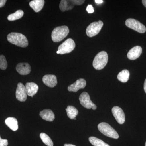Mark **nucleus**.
Here are the masks:
<instances>
[{
    "instance_id": "nucleus-7",
    "label": "nucleus",
    "mask_w": 146,
    "mask_h": 146,
    "mask_svg": "<svg viewBox=\"0 0 146 146\" xmlns=\"http://www.w3.org/2000/svg\"><path fill=\"white\" fill-rule=\"evenodd\" d=\"M125 25L128 27L140 33H144L146 31L145 26L139 21L133 18L127 19L125 21Z\"/></svg>"
},
{
    "instance_id": "nucleus-17",
    "label": "nucleus",
    "mask_w": 146,
    "mask_h": 146,
    "mask_svg": "<svg viewBox=\"0 0 146 146\" xmlns=\"http://www.w3.org/2000/svg\"><path fill=\"white\" fill-rule=\"evenodd\" d=\"M39 115L43 119L48 121H53L55 119L54 113L49 109H45L41 111L39 113Z\"/></svg>"
},
{
    "instance_id": "nucleus-6",
    "label": "nucleus",
    "mask_w": 146,
    "mask_h": 146,
    "mask_svg": "<svg viewBox=\"0 0 146 146\" xmlns=\"http://www.w3.org/2000/svg\"><path fill=\"white\" fill-rule=\"evenodd\" d=\"M103 25V23L101 21L91 23L86 28V33L87 36L92 37L96 35L100 31Z\"/></svg>"
},
{
    "instance_id": "nucleus-31",
    "label": "nucleus",
    "mask_w": 146,
    "mask_h": 146,
    "mask_svg": "<svg viewBox=\"0 0 146 146\" xmlns=\"http://www.w3.org/2000/svg\"><path fill=\"white\" fill-rule=\"evenodd\" d=\"M142 3H143L144 6L146 7V0H143Z\"/></svg>"
},
{
    "instance_id": "nucleus-24",
    "label": "nucleus",
    "mask_w": 146,
    "mask_h": 146,
    "mask_svg": "<svg viewBox=\"0 0 146 146\" xmlns=\"http://www.w3.org/2000/svg\"><path fill=\"white\" fill-rule=\"evenodd\" d=\"M40 137L43 143L48 146H53V143L50 138L44 133H40Z\"/></svg>"
},
{
    "instance_id": "nucleus-22",
    "label": "nucleus",
    "mask_w": 146,
    "mask_h": 146,
    "mask_svg": "<svg viewBox=\"0 0 146 146\" xmlns=\"http://www.w3.org/2000/svg\"><path fill=\"white\" fill-rule=\"evenodd\" d=\"M90 143L94 146H110L103 141L95 137H90L89 138Z\"/></svg>"
},
{
    "instance_id": "nucleus-25",
    "label": "nucleus",
    "mask_w": 146,
    "mask_h": 146,
    "mask_svg": "<svg viewBox=\"0 0 146 146\" xmlns=\"http://www.w3.org/2000/svg\"><path fill=\"white\" fill-rule=\"evenodd\" d=\"M7 67V63L5 56L3 55H0V69L5 70Z\"/></svg>"
},
{
    "instance_id": "nucleus-8",
    "label": "nucleus",
    "mask_w": 146,
    "mask_h": 146,
    "mask_svg": "<svg viewBox=\"0 0 146 146\" xmlns=\"http://www.w3.org/2000/svg\"><path fill=\"white\" fill-rule=\"evenodd\" d=\"M85 1L84 0H72V1H66L62 0L60 1L59 8L62 11L71 10L74 8L75 5H81Z\"/></svg>"
},
{
    "instance_id": "nucleus-11",
    "label": "nucleus",
    "mask_w": 146,
    "mask_h": 146,
    "mask_svg": "<svg viewBox=\"0 0 146 146\" xmlns=\"http://www.w3.org/2000/svg\"><path fill=\"white\" fill-rule=\"evenodd\" d=\"M27 93L25 86L21 82L18 83L16 92V98L21 102H25L27 98Z\"/></svg>"
},
{
    "instance_id": "nucleus-14",
    "label": "nucleus",
    "mask_w": 146,
    "mask_h": 146,
    "mask_svg": "<svg viewBox=\"0 0 146 146\" xmlns=\"http://www.w3.org/2000/svg\"><path fill=\"white\" fill-rule=\"evenodd\" d=\"M142 52V48L139 46H136L132 48L128 52L127 58L130 60H136L140 57Z\"/></svg>"
},
{
    "instance_id": "nucleus-30",
    "label": "nucleus",
    "mask_w": 146,
    "mask_h": 146,
    "mask_svg": "<svg viewBox=\"0 0 146 146\" xmlns=\"http://www.w3.org/2000/svg\"><path fill=\"white\" fill-rule=\"evenodd\" d=\"M144 91L146 94V79L145 80V82H144Z\"/></svg>"
},
{
    "instance_id": "nucleus-23",
    "label": "nucleus",
    "mask_w": 146,
    "mask_h": 146,
    "mask_svg": "<svg viewBox=\"0 0 146 146\" xmlns=\"http://www.w3.org/2000/svg\"><path fill=\"white\" fill-rule=\"evenodd\" d=\"M24 11L22 10H18L15 13L9 14L7 17L9 21H14L20 19L23 16Z\"/></svg>"
},
{
    "instance_id": "nucleus-21",
    "label": "nucleus",
    "mask_w": 146,
    "mask_h": 146,
    "mask_svg": "<svg viewBox=\"0 0 146 146\" xmlns=\"http://www.w3.org/2000/svg\"><path fill=\"white\" fill-rule=\"evenodd\" d=\"M129 75V71L127 70H123L118 74L117 78L121 82L125 83L128 80Z\"/></svg>"
},
{
    "instance_id": "nucleus-3",
    "label": "nucleus",
    "mask_w": 146,
    "mask_h": 146,
    "mask_svg": "<svg viewBox=\"0 0 146 146\" xmlns=\"http://www.w3.org/2000/svg\"><path fill=\"white\" fill-rule=\"evenodd\" d=\"M108 61V55L105 51L100 52L96 55L93 61V67L97 70L104 68Z\"/></svg>"
},
{
    "instance_id": "nucleus-12",
    "label": "nucleus",
    "mask_w": 146,
    "mask_h": 146,
    "mask_svg": "<svg viewBox=\"0 0 146 146\" xmlns=\"http://www.w3.org/2000/svg\"><path fill=\"white\" fill-rule=\"evenodd\" d=\"M86 85V81L84 79H79L74 83L68 86V90L71 92H76L79 89L85 88Z\"/></svg>"
},
{
    "instance_id": "nucleus-29",
    "label": "nucleus",
    "mask_w": 146,
    "mask_h": 146,
    "mask_svg": "<svg viewBox=\"0 0 146 146\" xmlns=\"http://www.w3.org/2000/svg\"><path fill=\"white\" fill-rule=\"evenodd\" d=\"M95 2L98 4H101L103 3V1L102 0H95Z\"/></svg>"
},
{
    "instance_id": "nucleus-15",
    "label": "nucleus",
    "mask_w": 146,
    "mask_h": 146,
    "mask_svg": "<svg viewBox=\"0 0 146 146\" xmlns=\"http://www.w3.org/2000/svg\"><path fill=\"white\" fill-rule=\"evenodd\" d=\"M16 71L22 75L29 74L31 71L30 65L28 63H19L16 67Z\"/></svg>"
},
{
    "instance_id": "nucleus-2",
    "label": "nucleus",
    "mask_w": 146,
    "mask_h": 146,
    "mask_svg": "<svg viewBox=\"0 0 146 146\" xmlns=\"http://www.w3.org/2000/svg\"><path fill=\"white\" fill-rule=\"evenodd\" d=\"M69 32V28L67 26L56 27L52 33V39L54 42H60L68 36Z\"/></svg>"
},
{
    "instance_id": "nucleus-20",
    "label": "nucleus",
    "mask_w": 146,
    "mask_h": 146,
    "mask_svg": "<svg viewBox=\"0 0 146 146\" xmlns=\"http://www.w3.org/2000/svg\"><path fill=\"white\" fill-rule=\"evenodd\" d=\"M68 117L71 119H74L78 114V110L72 106H68L66 109Z\"/></svg>"
},
{
    "instance_id": "nucleus-13",
    "label": "nucleus",
    "mask_w": 146,
    "mask_h": 146,
    "mask_svg": "<svg viewBox=\"0 0 146 146\" xmlns=\"http://www.w3.org/2000/svg\"><path fill=\"white\" fill-rule=\"evenodd\" d=\"M43 82L46 86L50 87H54L57 84V78L54 75H46L42 79Z\"/></svg>"
},
{
    "instance_id": "nucleus-28",
    "label": "nucleus",
    "mask_w": 146,
    "mask_h": 146,
    "mask_svg": "<svg viewBox=\"0 0 146 146\" xmlns=\"http://www.w3.org/2000/svg\"><path fill=\"white\" fill-rule=\"evenodd\" d=\"M6 2V0H0V8L3 7L5 5Z\"/></svg>"
},
{
    "instance_id": "nucleus-33",
    "label": "nucleus",
    "mask_w": 146,
    "mask_h": 146,
    "mask_svg": "<svg viewBox=\"0 0 146 146\" xmlns=\"http://www.w3.org/2000/svg\"><path fill=\"white\" fill-rule=\"evenodd\" d=\"M145 146H146V142L145 143Z\"/></svg>"
},
{
    "instance_id": "nucleus-10",
    "label": "nucleus",
    "mask_w": 146,
    "mask_h": 146,
    "mask_svg": "<svg viewBox=\"0 0 146 146\" xmlns=\"http://www.w3.org/2000/svg\"><path fill=\"white\" fill-rule=\"evenodd\" d=\"M112 111L113 116L117 122L120 124H123L125 121V118L122 109L119 106H116L113 107Z\"/></svg>"
},
{
    "instance_id": "nucleus-19",
    "label": "nucleus",
    "mask_w": 146,
    "mask_h": 146,
    "mask_svg": "<svg viewBox=\"0 0 146 146\" xmlns=\"http://www.w3.org/2000/svg\"><path fill=\"white\" fill-rule=\"evenodd\" d=\"M6 125L10 129L16 131L18 129V121L16 118L13 117L7 118L5 121Z\"/></svg>"
},
{
    "instance_id": "nucleus-9",
    "label": "nucleus",
    "mask_w": 146,
    "mask_h": 146,
    "mask_svg": "<svg viewBox=\"0 0 146 146\" xmlns=\"http://www.w3.org/2000/svg\"><path fill=\"white\" fill-rule=\"evenodd\" d=\"M80 104L85 108L90 109L92 108L93 110L96 109L97 106L91 101L89 94L86 92H84L79 97Z\"/></svg>"
},
{
    "instance_id": "nucleus-1",
    "label": "nucleus",
    "mask_w": 146,
    "mask_h": 146,
    "mask_svg": "<svg viewBox=\"0 0 146 146\" xmlns=\"http://www.w3.org/2000/svg\"><path fill=\"white\" fill-rule=\"evenodd\" d=\"M7 39L11 44L23 48L27 46L29 44L27 37L23 34L18 33H9L7 35Z\"/></svg>"
},
{
    "instance_id": "nucleus-34",
    "label": "nucleus",
    "mask_w": 146,
    "mask_h": 146,
    "mask_svg": "<svg viewBox=\"0 0 146 146\" xmlns=\"http://www.w3.org/2000/svg\"><path fill=\"white\" fill-rule=\"evenodd\" d=\"M74 119L76 120V118H75Z\"/></svg>"
},
{
    "instance_id": "nucleus-27",
    "label": "nucleus",
    "mask_w": 146,
    "mask_h": 146,
    "mask_svg": "<svg viewBox=\"0 0 146 146\" xmlns=\"http://www.w3.org/2000/svg\"><path fill=\"white\" fill-rule=\"evenodd\" d=\"M86 10L88 13H91L94 12V8L91 5H89L86 7Z\"/></svg>"
},
{
    "instance_id": "nucleus-26",
    "label": "nucleus",
    "mask_w": 146,
    "mask_h": 146,
    "mask_svg": "<svg viewBox=\"0 0 146 146\" xmlns=\"http://www.w3.org/2000/svg\"><path fill=\"white\" fill-rule=\"evenodd\" d=\"M8 144V141L7 140L2 139L0 136V146H7Z\"/></svg>"
},
{
    "instance_id": "nucleus-5",
    "label": "nucleus",
    "mask_w": 146,
    "mask_h": 146,
    "mask_svg": "<svg viewBox=\"0 0 146 146\" xmlns=\"http://www.w3.org/2000/svg\"><path fill=\"white\" fill-rule=\"evenodd\" d=\"M75 46V43L74 40L69 38L59 46L56 53L60 54L69 53L74 49Z\"/></svg>"
},
{
    "instance_id": "nucleus-18",
    "label": "nucleus",
    "mask_w": 146,
    "mask_h": 146,
    "mask_svg": "<svg viewBox=\"0 0 146 146\" xmlns=\"http://www.w3.org/2000/svg\"><path fill=\"white\" fill-rule=\"evenodd\" d=\"M44 4V0H33L29 3V5L35 12H38L43 9Z\"/></svg>"
},
{
    "instance_id": "nucleus-4",
    "label": "nucleus",
    "mask_w": 146,
    "mask_h": 146,
    "mask_svg": "<svg viewBox=\"0 0 146 146\" xmlns=\"http://www.w3.org/2000/svg\"><path fill=\"white\" fill-rule=\"evenodd\" d=\"M98 127L99 130L105 136L114 139L119 138V135L117 132L107 123H100L98 125Z\"/></svg>"
},
{
    "instance_id": "nucleus-32",
    "label": "nucleus",
    "mask_w": 146,
    "mask_h": 146,
    "mask_svg": "<svg viewBox=\"0 0 146 146\" xmlns=\"http://www.w3.org/2000/svg\"><path fill=\"white\" fill-rule=\"evenodd\" d=\"M64 146H76L74 145H72V144H65Z\"/></svg>"
},
{
    "instance_id": "nucleus-16",
    "label": "nucleus",
    "mask_w": 146,
    "mask_h": 146,
    "mask_svg": "<svg viewBox=\"0 0 146 146\" xmlns=\"http://www.w3.org/2000/svg\"><path fill=\"white\" fill-rule=\"evenodd\" d=\"M25 87L27 95L32 98L36 94L39 89V86L37 84L33 82L27 83Z\"/></svg>"
}]
</instances>
